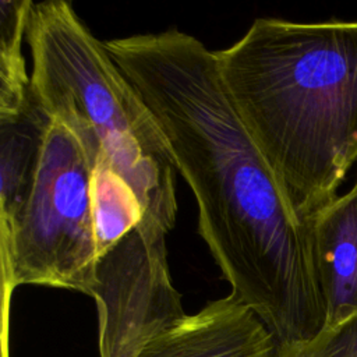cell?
<instances>
[{
  "mask_svg": "<svg viewBox=\"0 0 357 357\" xmlns=\"http://www.w3.org/2000/svg\"><path fill=\"white\" fill-rule=\"evenodd\" d=\"M50 124L32 88L17 112L0 114L1 233L10 229L32 188Z\"/></svg>",
  "mask_w": 357,
  "mask_h": 357,
  "instance_id": "obj_8",
  "label": "cell"
},
{
  "mask_svg": "<svg viewBox=\"0 0 357 357\" xmlns=\"http://www.w3.org/2000/svg\"><path fill=\"white\" fill-rule=\"evenodd\" d=\"M92 208L100 257L139 227L142 208L130 185L107 165L91 166ZM99 264V262H98Z\"/></svg>",
  "mask_w": 357,
  "mask_h": 357,
  "instance_id": "obj_9",
  "label": "cell"
},
{
  "mask_svg": "<svg viewBox=\"0 0 357 357\" xmlns=\"http://www.w3.org/2000/svg\"><path fill=\"white\" fill-rule=\"evenodd\" d=\"M91 180L81 144L52 120L32 188L1 233L6 290L40 284L91 296L99 262Z\"/></svg>",
  "mask_w": 357,
  "mask_h": 357,
  "instance_id": "obj_4",
  "label": "cell"
},
{
  "mask_svg": "<svg viewBox=\"0 0 357 357\" xmlns=\"http://www.w3.org/2000/svg\"><path fill=\"white\" fill-rule=\"evenodd\" d=\"M25 38L31 88L68 128L89 165L110 166L132 190L148 243L166 244L177 213L174 162L149 109L100 42L64 0L33 3Z\"/></svg>",
  "mask_w": 357,
  "mask_h": 357,
  "instance_id": "obj_3",
  "label": "cell"
},
{
  "mask_svg": "<svg viewBox=\"0 0 357 357\" xmlns=\"http://www.w3.org/2000/svg\"><path fill=\"white\" fill-rule=\"evenodd\" d=\"M91 296L99 312L100 357H137L187 315L170 280L166 248L137 236L102 255Z\"/></svg>",
  "mask_w": 357,
  "mask_h": 357,
  "instance_id": "obj_5",
  "label": "cell"
},
{
  "mask_svg": "<svg viewBox=\"0 0 357 357\" xmlns=\"http://www.w3.org/2000/svg\"><path fill=\"white\" fill-rule=\"evenodd\" d=\"M33 1H0V114L17 112L31 93L22 56V38Z\"/></svg>",
  "mask_w": 357,
  "mask_h": 357,
  "instance_id": "obj_10",
  "label": "cell"
},
{
  "mask_svg": "<svg viewBox=\"0 0 357 357\" xmlns=\"http://www.w3.org/2000/svg\"><path fill=\"white\" fill-rule=\"evenodd\" d=\"M272 357H357V314L332 329H322L310 342L275 347Z\"/></svg>",
  "mask_w": 357,
  "mask_h": 357,
  "instance_id": "obj_11",
  "label": "cell"
},
{
  "mask_svg": "<svg viewBox=\"0 0 357 357\" xmlns=\"http://www.w3.org/2000/svg\"><path fill=\"white\" fill-rule=\"evenodd\" d=\"M216 59L291 212L308 222L357 160V20L257 18Z\"/></svg>",
  "mask_w": 357,
  "mask_h": 357,
  "instance_id": "obj_2",
  "label": "cell"
},
{
  "mask_svg": "<svg viewBox=\"0 0 357 357\" xmlns=\"http://www.w3.org/2000/svg\"><path fill=\"white\" fill-rule=\"evenodd\" d=\"M314 257L326 308L324 329L357 314V180L310 218Z\"/></svg>",
  "mask_w": 357,
  "mask_h": 357,
  "instance_id": "obj_7",
  "label": "cell"
},
{
  "mask_svg": "<svg viewBox=\"0 0 357 357\" xmlns=\"http://www.w3.org/2000/svg\"><path fill=\"white\" fill-rule=\"evenodd\" d=\"M275 346L257 314L229 294L162 331L137 357H272Z\"/></svg>",
  "mask_w": 357,
  "mask_h": 357,
  "instance_id": "obj_6",
  "label": "cell"
},
{
  "mask_svg": "<svg viewBox=\"0 0 357 357\" xmlns=\"http://www.w3.org/2000/svg\"><path fill=\"white\" fill-rule=\"evenodd\" d=\"M132 84L198 206V229L237 301L252 310L275 347L314 339L326 308L311 225L291 212L241 123L216 52L178 29L105 42Z\"/></svg>",
  "mask_w": 357,
  "mask_h": 357,
  "instance_id": "obj_1",
  "label": "cell"
}]
</instances>
